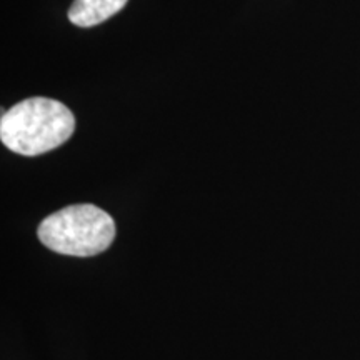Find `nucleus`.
Returning <instances> with one entry per match:
<instances>
[{"mask_svg":"<svg viewBox=\"0 0 360 360\" xmlns=\"http://www.w3.org/2000/svg\"><path fill=\"white\" fill-rule=\"evenodd\" d=\"M129 0H74L69 8V20L77 27L102 24L127 6Z\"/></svg>","mask_w":360,"mask_h":360,"instance_id":"obj_3","label":"nucleus"},{"mask_svg":"<svg viewBox=\"0 0 360 360\" xmlns=\"http://www.w3.org/2000/svg\"><path fill=\"white\" fill-rule=\"evenodd\" d=\"M115 222L94 204H75L45 217L37 229L42 244L57 254L94 257L112 245Z\"/></svg>","mask_w":360,"mask_h":360,"instance_id":"obj_2","label":"nucleus"},{"mask_svg":"<svg viewBox=\"0 0 360 360\" xmlns=\"http://www.w3.org/2000/svg\"><path fill=\"white\" fill-rule=\"evenodd\" d=\"M75 130V117L64 103L32 97L7 110L0 119V141L19 155L35 157L60 147Z\"/></svg>","mask_w":360,"mask_h":360,"instance_id":"obj_1","label":"nucleus"}]
</instances>
